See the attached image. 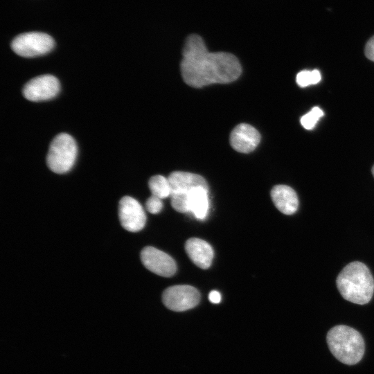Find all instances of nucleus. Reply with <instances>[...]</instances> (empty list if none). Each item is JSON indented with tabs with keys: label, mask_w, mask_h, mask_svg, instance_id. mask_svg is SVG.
I'll return each mask as SVG.
<instances>
[{
	"label": "nucleus",
	"mask_w": 374,
	"mask_h": 374,
	"mask_svg": "<svg viewBox=\"0 0 374 374\" xmlns=\"http://www.w3.org/2000/svg\"><path fill=\"white\" fill-rule=\"evenodd\" d=\"M78 154L74 139L68 134H57L52 141L46 163L53 172L62 174L69 171L73 166Z\"/></svg>",
	"instance_id": "obj_4"
},
{
	"label": "nucleus",
	"mask_w": 374,
	"mask_h": 374,
	"mask_svg": "<svg viewBox=\"0 0 374 374\" xmlns=\"http://www.w3.org/2000/svg\"><path fill=\"white\" fill-rule=\"evenodd\" d=\"M171 206L179 213H188L189 210V195L186 194H172L170 195Z\"/></svg>",
	"instance_id": "obj_18"
},
{
	"label": "nucleus",
	"mask_w": 374,
	"mask_h": 374,
	"mask_svg": "<svg viewBox=\"0 0 374 374\" xmlns=\"http://www.w3.org/2000/svg\"><path fill=\"white\" fill-rule=\"evenodd\" d=\"M275 206L283 214L292 215L298 209L299 199L296 192L286 185H276L271 190Z\"/></svg>",
	"instance_id": "obj_13"
},
{
	"label": "nucleus",
	"mask_w": 374,
	"mask_h": 374,
	"mask_svg": "<svg viewBox=\"0 0 374 374\" xmlns=\"http://www.w3.org/2000/svg\"><path fill=\"white\" fill-rule=\"evenodd\" d=\"M60 82L57 78L46 74L28 81L23 89V95L28 100L41 101L54 98L59 93Z\"/></svg>",
	"instance_id": "obj_7"
},
{
	"label": "nucleus",
	"mask_w": 374,
	"mask_h": 374,
	"mask_svg": "<svg viewBox=\"0 0 374 374\" xmlns=\"http://www.w3.org/2000/svg\"><path fill=\"white\" fill-rule=\"evenodd\" d=\"M148 186L152 195L161 199L170 197L171 189L168 178L162 175H154L150 179Z\"/></svg>",
	"instance_id": "obj_15"
},
{
	"label": "nucleus",
	"mask_w": 374,
	"mask_h": 374,
	"mask_svg": "<svg viewBox=\"0 0 374 374\" xmlns=\"http://www.w3.org/2000/svg\"><path fill=\"white\" fill-rule=\"evenodd\" d=\"M209 301L213 303H219L221 301V294L216 290H213L208 295Z\"/></svg>",
	"instance_id": "obj_21"
},
{
	"label": "nucleus",
	"mask_w": 374,
	"mask_h": 374,
	"mask_svg": "<svg viewBox=\"0 0 374 374\" xmlns=\"http://www.w3.org/2000/svg\"><path fill=\"white\" fill-rule=\"evenodd\" d=\"M321 79V75L319 70L313 71L303 70L296 75V81L301 87H305L310 84H317Z\"/></svg>",
	"instance_id": "obj_16"
},
{
	"label": "nucleus",
	"mask_w": 374,
	"mask_h": 374,
	"mask_svg": "<svg viewBox=\"0 0 374 374\" xmlns=\"http://www.w3.org/2000/svg\"><path fill=\"white\" fill-rule=\"evenodd\" d=\"M326 339L331 353L341 363L354 365L364 356V339L357 330L351 327L336 326L328 331Z\"/></svg>",
	"instance_id": "obj_3"
},
{
	"label": "nucleus",
	"mask_w": 374,
	"mask_h": 374,
	"mask_svg": "<svg viewBox=\"0 0 374 374\" xmlns=\"http://www.w3.org/2000/svg\"><path fill=\"white\" fill-rule=\"evenodd\" d=\"M336 283L342 297L356 304L368 303L374 292L373 276L368 268L359 261L347 265L339 274Z\"/></svg>",
	"instance_id": "obj_2"
},
{
	"label": "nucleus",
	"mask_w": 374,
	"mask_h": 374,
	"mask_svg": "<svg viewBox=\"0 0 374 374\" xmlns=\"http://www.w3.org/2000/svg\"><path fill=\"white\" fill-rule=\"evenodd\" d=\"M171 189V194H186L197 188H208V184L205 179L199 175L175 171L170 174L168 177Z\"/></svg>",
	"instance_id": "obj_11"
},
{
	"label": "nucleus",
	"mask_w": 374,
	"mask_h": 374,
	"mask_svg": "<svg viewBox=\"0 0 374 374\" xmlns=\"http://www.w3.org/2000/svg\"><path fill=\"white\" fill-rule=\"evenodd\" d=\"M372 173H373V177H374V166H373V168H372Z\"/></svg>",
	"instance_id": "obj_22"
},
{
	"label": "nucleus",
	"mask_w": 374,
	"mask_h": 374,
	"mask_svg": "<svg viewBox=\"0 0 374 374\" xmlns=\"http://www.w3.org/2000/svg\"><path fill=\"white\" fill-rule=\"evenodd\" d=\"M118 217L121 226L130 232L141 231L146 222V215L142 206L129 196H125L120 200Z\"/></svg>",
	"instance_id": "obj_8"
},
{
	"label": "nucleus",
	"mask_w": 374,
	"mask_h": 374,
	"mask_svg": "<svg viewBox=\"0 0 374 374\" xmlns=\"http://www.w3.org/2000/svg\"><path fill=\"white\" fill-rule=\"evenodd\" d=\"M54 45L53 39L48 34L29 32L17 35L12 40L11 48L20 56L32 57L48 53Z\"/></svg>",
	"instance_id": "obj_5"
},
{
	"label": "nucleus",
	"mask_w": 374,
	"mask_h": 374,
	"mask_svg": "<svg viewBox=\"0 0 374 374\" xmlns=\"http://www.w3.org/2000/svg\"><path fill=\"white\" fill-rule=\"evenodd\" d=\"M182 55L181 76L193 87L229 83L237 80L242 73L235 55L226 52H209L202 38L196 34L186 38Z\"/></svg>",
	"instance_id": "obj_1"
},
{
	"label": "nucleus",
	"mask_w": 374,
	"mask_h": 374,
	"mask_svg": "<svg viewBox=\"0 0 374 374\" xmlns=\"http://www.w3.org/2000/svg\"><path fill=\"white\" fill-rule=\"evenodd\" d=\"M198 290L188 285H179L168 287L162 294L163 304L168 309L176 311H186L195 307L199 302Z\"/></svg>",
	"instance_id": "obj_6"
},
{
	"label": "nucleus",
	"mask_w": 374,
	"mask_h": 374,
	"mask_svg": "<svg viewBox=\"0 0 374 374\" xmlns=\"http://www.w3.org/2000/svg\"><path fill=\"white\" fill-rule=\"evenodd\" d=\"M323 116V112L318 107H313L306 114L303 115L300 121L302 126L306 130H312L314 127L317 121Z\"/></svg>",
	"instance_id": "obj_17"
},
{
	"label": "nucleus",
	"mask_w": 374,
	"mask_h": 374,
	"mask_svg": "<svg viewBox=\"0 0 374 374\" xmlns=\"http://www.w3.org/2000/svg\"><path fill=\"white\" fill-rule=\"evenodd\" d=\"M185 250L192 262L202 269H208L213 258L212 247L205 240L192 238L185 244Z\"/></svg>",
	"instance_id": "obj_12"
},
{
	"label": "nucleus",
	"mask_w": 374,
	"mask_h": 374,
	"mask_svg": "<svg viewBox=\"0 0 374 374\" xmlns=\"http://www.w3.org/2000/svg\"><path fill=\"white\" fill-rule=\"evenodd\" d=\"M364 53L368 60L374 62V35L367 42Z\"/></svg>",
	"instance_id": "obj_20"
},
{
	"label": "nucleus",
	"mask_w": 374,
	"mask_h": 374,
	"mask_svg": "<svg viewBox=\"0 0 374 374\" xmlns=\"http://www.w3.org/2000/svg\"><path fill=\"white\" fill-rule=\"evenodd\" d=\"M208 189L197 188L189 194V210L198 220L206 218L209 207Z\"/></svg>",
	"instance_id": "obj_14"
},
{
	"label": "nucleus",
	"mask_w": 374,
	"mask_h": 374,
	"mask_svg": "<svg viewBox=\"0 0 374 374\" xmlns=\"http://www.w3.org/2000/svg\"><path fill=\"white\" fill-rule=\"evenodd\" d=\"M145 206L148 212L152 214H157L161 211L163 203L161 199L152 195L147 199Z\"/></svg>",
	"instance_id": "obj_19"
},
{
	"label": "nucleus",
	"mask_w": 374,
	"mask_h": 374,
	"mask_svg": "<svg viewBox=\"0 0 374 374\" xmlns=\"http://www.w3.org/2000/svg\"><path fill=\"white\" fill-rule=\"evenodd\" d=\"M229 140L235 150L249 153L254 150L260 143V134L251 125L240 123L232 130Z\"/></svg>",
	"instance_id": "obj_10"
},
{
	"label": "nucleus",
	"mask_w": 374,
	"mask_h": 374,
	"mask_svg": "<svg viewBox=\"0 0 374 374\" xmlns=\"http://www.w3.org/2000/svg\"><path fill=\"white\" fill-rule=\"evenodd\" d=\"M143 265L150 271L161 276L170 277L177 271L174 259L166 253L153 247H145L141 252Z\"/></svg>",
	"instance_id": "obj_9"
}]
</instances>
